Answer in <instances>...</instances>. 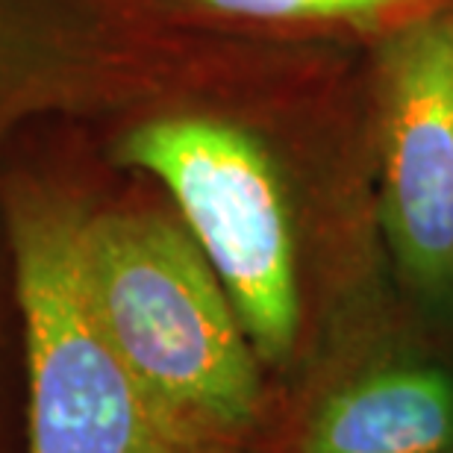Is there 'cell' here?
<instances>
[{
	"mask_svg": "<svg viewBox=\"0 0 453 453\" xmlns=\"http://www.w3.org/2000/svg\"><path fill=\"white\" fill-rule=\"evenodd\" d=\"M80 286L162 430L183 453H242L259 430L262 362L186 224L153 210L86 212Z\"/></svg>",
	"mask_w": 453,
	"mask_h": 453,
	"instance_id": "6da1fadb",
	"label": "cell"
},
{
	"mask_svg": "<svg viewBox=\"0 0 453 453\" xmlns=\"http://www.w3.org/2000/svg\"><path fill=\"white\" fill-rule=\"evenodd\" d=\"M80 219L83 206L50 192L6 197L27 371L24 453H183L88 310Z\"/></svg>",
	"mask_w": 453,
	"mask_h": 453,
	"instance_id": "7a4b0ae2",
	"label": "cell"
},
{
	"mask_svg": "<svg viewBox=\"0 0 453 453\" xmlns=\"http://www.w3.org/2000/svg\"><path fill=\"white\" fill-rule=\"evenodd\" d=\"M118 159L174 197L262 365L288 362L301 330L297 248L283 183L262 144L212 118H159L135 127Z\"/></svg>",
	"mask_w": 453,
	"mask_h": 453,
	"instance_id": "3957f363",
	"label": "cell"
},
{
	"mask_svg": "<svg viewBox=\"0 0 453 453\" xmlns=\"http://www.w3.org/2000/svg\"><path fill=\"white\" fill-rule=\"evenodd\" d=\"M386 242L415 292L453 297V18L388 44L383 65Z\"/></svg>",
	"mask_w": 453,
	"mask_h": 453,
	"instance_id": "277c9868",
	"label": "cell"
},
{
	"mask_svg": "<svg viewBox=\"0 0 453 453\" xmlns=\"http://www.w3.org/2000/svg\"><path fill=\"white\" fill-rule=\"evenodd\" d=\"M295 453H453V374L424 359L362 368L310 406Z\"/></svg>",
	"mask_w": 453,
	"mask_h": 453,
	"instance_id": "5b68a950",
	"label": "cell"
},
{
	"mask_svg": "<svg viewBox=\"0 0 453 453\" xmlns=\"http://www.w3.org/2000/svg\"><path fill=\"white\" fill-rule=\"evenodd\" d=\"M80 68V44L53 15V0H0V144L12 124L77 92ZM4 380L0 374V453L12 450Z\"/></svg>",
	"mask_w": 453,
	"mask_h": 453,
	"instance_id": "8992f818",
	"label": "cell"
},
{
	"mask_svg": "<svg viewBox=\"0 0 453 453\" xmlns=\"http://www.w3.org/2000/svg\"><path fill=\"white\" fill-rule=\"evenodd\" d=\"M188 4L248 21H330V18L374 15L406 0H188Z\"/></svg>",
	"mask_w": 453,
	"mask_h": 453,
	"instance_id": "52a82bcc",
	"label": "cell"
}]
</instances>
